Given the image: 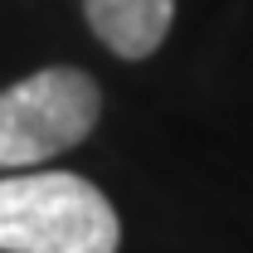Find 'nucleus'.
Returning <instances> with one entry per match:
<instances>
[{
    "mask_svg": "<svg viewBox=\"0 0 253 253\" xmlns=\"http://www.w3.org/2000/svg\"><path fill=\"white\" fill-rule=\"evenodd\" d=\"M83 15L117 59H146L175 20V0H83Z\"/></svg>",
    "mask_w": 253,
    "mask_h": 253,
    "instance_id": "7ed1b4c3",
    "label": "nucleus"
},
{
    "mask_svg": "<svg viewBox=\"0 0 253 253\" xmlns=\"http://www.w3.org/2000/svg\"><path fill=\"white\" fill-rule=\"evenodd\" d=\"M112 200L68 170L0 180V253H117Z\"/></svg>",
    "mask_w": 253,
    "mask_h": 253,
    "instance_id": "f257e3e1",
    "label": "nucleus"
},
{
    "mask_svg": "<svg viewBox=\"0 0 253 253\" xmlns=\"http://www.w3.org/2000/svg\"><path fill=\"white\" fill-rule=\"evenodd\" d=\"M102 112L93 73L83 68H39L25 83L0 93V170H25L88 141Z\"/></svg>",
    "mask_w": 253,
    "mask_h": 253,
    "instance_id": "f03ea898",
    "label": "nucleus"
}]
</instances>
